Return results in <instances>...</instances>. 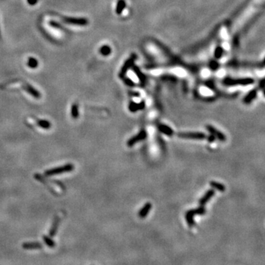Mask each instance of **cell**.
Returning <instances> with one entry per match:
<instances>
[{
    "label": "cell",
    "instance_id": "1",
    "mask_svg": "<svg viewBox=\"0 0 265 265\" xmlns=\"http://www.w3.org/2000/svg\"><path fill=\"white\" fill-rule=\"evenodd\" d=\"M206 213V210L203 206H200L199 208H195V209H192L188 211L186 213L185 218L186 220L187 224L190 227H192L195 225V222L194 220V215H203L205 214Z\"/></svg>",
    "mask_w": 265,
    "mask_h": 265
},
{
    "label": "cell",
    "instance_id": "2",
    "mask_svg": "<svg viewBox=\"0 0 265 265\" xmlns=\"http://www.w3.org/2000/svg\"><path fill=\"white\" fill-rule=\"evenodd\" d=\"M74 169H75V167H74L73 164H66V165L63 166V167L53 168V169L47 170L45 172V175L47 176H52V175H55L72 172Z\"/></svg>",
    "mask_w": 265,
    "mask_h": 265
},
{
    "label": "cell",
    "instance_id": "3",
    "mask_svg": "<svg viewBox=\"0 0 265 265\" xmlns=\"http://www.w3.org/2000/svg\"><path fill=\"white\" fill-rule=\"evenodd\" d=\"M136 58H137L136 55L132 54L131 55H130V57L125 61L119 74L120 78H123V77H125V76L126 75L127 72H128V71L130 69V68H132V65L134 64V62H135L136 60Z\"/></svg>",
    "mask_w": 265,
    "mask_h": 265
},
{
    "label": "cell",
    "instance_id": "4",
    "mask_svg": "<svg viewBox=\"0 0 265 265\" xmlns=\"http://www.w3.org/2000/svg\"><path fill=\"white\" fill-rule=\"evenodd\" d=\"M179 138L189 139H204L206 138V134L200 132H180L177 134Z\"/></svg>",
    "mask_w": 265,
    "mask_h": 265
},
{
    "label": "cell",
    "instance_id": "5",
    "mask_svg": "<svg viewBox=\"0 0 265 265\" xmlns=\"http://www.w3.org/2000/svg\"><path fill=\"white\" fill-rule=\"evenodd\" d=\"M63 21L66 24H72L76 26H86L88 25V21L86 18H75V17H63Z\"/></svg>",
    "mask_w": 265,
    "mask_h": 265
},
{
    "label": "cell",
    "instance_id": "6",
    "mask_svg": "<svg viewBox=\"0 0 265 265\" xmlns=\"http://www.w3.org/2000/svg\"><path fill=\"white\" fill-rule=\"evenodd\" d=\"M253 80L250 79H232L227 77L224 80V85L228 86H237V85H249L252 83Z\"/></svg>",
    "mask_w": 265,
    "mask_h": 265
},
{
    "label": "cell",
    "instance_id": "7",
    "mask_svg": "<svg viewBox=\"0 0 265 265\" xmlns=\"http://www.w3.org/2000/svg\"><path fill=\"white\" fill-rule=\"evenodd\" d=\"M147 133L146 130H141L137 135L134 136L132 137L131 139H129L128 142H127V144H128V147H132L133 146L134 144H136V143L139 142V141L144 140V139L147 138Z\"/></svg>",
    "mask_w": 265,
    "mask_h": 265
},
{
    "label": "cell",
    "instance_id": "8",
    "mask_svg": "<svg viewBox=\"0 0 265 265\" xmlns=\"http://www.w3.org/2000/svg\"><path fill=\"white\" fill-rule=\"evenodd\" d=\"M206 129L208 130V131L210 133L212 134L213 136H214L217 139H218L219 140L221 141H225L226 140V136L225 134L222 133V132H220V130H218L216 129L214 127H213L212 125H206Z\"/></svg>",
    "mask_w": 265,
    "mask_h": 265
},
{
    "label": "cell",
    "instance_id": "9",
    "mask_svg": "<svg viewBox=\"0 0 265 265\" xmlns=\"http://www.w3.org/2000/svg\"><path fill=\"white\" fill-rule=\"evenodd\" d=\"M215 194V192L214 189H209L208 190L207 192H206V194H204V195L202 197H201L200 199L199 200V205L200 206H204L205 204L206 203H207L208 202V200H209L212 197H214V195Z\"/></svg>",
    "mask_w": 265,
    "mask_h": 265
},
{
    "label": "cell",
    "instance_id": "10",
    "mask_svg": "<svg viewBox=\"0 0 265 265\" xmlns=\"http://www.w3.org/2000/svg\"><path fill=\"white\" fill-rule=\"evenodd\" d=\"M157 128H158L159 131L162 132V133L165 134V135H167V136L172 137L174 135V131H173L172 129L167 125L160 123L157 125Z\"/></svg>",
    "mask_w": 265,
    "mask_h": 265
},
{
    "label": "cell",
    "instance_id": "11",
    "mask_svg": "<svg viewBox=\"0 0 265 265\" xmlns=\"http://www.w3.org/2000/svg\"><path fill=\"white\" fill-rule=\"evenodd\" d=\"M23 88H24L28 94H30L32 97H35V98H37V99L40 98L41 97V94L39 93V91H37V90L35 89L34 87H33L31 85L24 83V86H23Z\"/></svg>",
    "mask_w": 265,
    "mask_h": 265
},
{
    "label": "cell",
    "instance_id": "12",
    "mask_svg": "<svg viewBox=\"0 0 265 265\" xmlns=\"http://www.w3.org/2000/svg\"><path fill=\"white\" fill-rule=\"evenodd\" d=\"M144 107H145V102L144 101L139 102V103H136L134 102H131L129 104L128 109L130 112L135 113L138 111L143 110L144 108Z\"/></svg>",
    "mask_w": 265,
    "mask_h": 265
},
{
    "label": "cell",
    "instance_id": "13",
    "mask_svg": "<svg viewBox=\"0 0 265 265\" xmlns=\"http://www.w3.org/2000/svg\"><path fill=\"white\" fill-rule=\"evenodd\" d=\"M61 220V217H60L59 215L55 217L54 220H53V222H52V227H51L50 231H49V235H50L51 236H55V235L56 233H57L58 226H59Z\"/></svg>",
    "mask_w": 265,
    "mask_h": 265
},
{
    "label": "cell",
    "instance_id": "14",
    "mask_svg": "<svg viewBox=\"0 0 265 265\" xmlns=\"http://www.w3.org/2000/svg\"><path fill=\"white\" fill-rule=\"evenodd\" d=\"M43 245L39 242H26L22 245V247L26 250H38L41 249Z\"/></svg>",
    "mask_w": 265,
    "mask_h": 265
},
{
    "label": "cell",
    "instance_id": "15",
    "mask_svg": "<svg viewBox=\"0 0 265 265\" xmlns=\"http://www.w3.org/2000/svg\"><path fill=\"white\" fill-rule=\"evenodd\" d=\"M152 208V204L150 203H147L144 204V206L141 208L140 211L139 212V216L140 218H144L147 215L149 214Z\"/></svg>",
    "mask_w": 265,
    "mask_h": 265
},
{
    "label": "cell",
    "instance_id": "16",
    "mask_svg": "<svg viewBox=\"0 0 265 265\" xmlns=\"http://www.w3.org/2000/svg\"><path fill=\"white\" fill-rule=\"evenodd\" d=\"M132 70H133V72H135V74L136 75H137V77H138V78H139V80H140V82H141V83H142V84H144L145 83V82H146V76L144 75V74L142 73V72H141V71H140V69H139V68H138V67L136 66V65H132Z\"/></svg>",
    "mask_w": 265,
    "mask_h": 265
},
{
    "label": "cell",
    "instance_id": "17",
    "mask_svg": "<svg viewBox=\"0 0 265 265\" xmlns=\"http://www.w3.org/2000/svg\"><path fill=\"white\" fill-rule=\"evenodd\" d=\"M125 7H126V2L125 0H118L117 3H116V13L118 15H120L125 10Z\"/></svg>",
    "mask_w": 265,
    "mask_h": 265
},
{
    "label": "cell",
    "instance_id": "18",
    "mask_svg": "<svg viewBox=\"0 0 265 265\" xmlns=\"http://www.w3.org/2000/svg\"><path fill=\"white\" fill-rule=\"evenodd\" d=\"M36 122H37V125L43 129H49L51 128V126H52L50 122H49L48 120L36 119Z\"/></svg>",
    "mask_w": 265,
    "mask_h": 265
},
{
    "label": "cell",
    "instance_id": "19",
    "mask_svg": "<svg viewBox=\"0 0 265 265\" xmlns=\"http://www.w3.org/2000/svg\"><path fill=\"white\" fill-rule=\"evenodd\" d=\"M209 184L212 187V188L220 191V192H223L225 191V185L222 184V183H218V182H217V181H211L210 182Z\"/></svg>",
    "mask_w": 265,
    "mask_h": 265
},
{
    "label": "cell",
    "instance_id": "20",
    "mask_svg": "<svg viewBox=\"0 0 265 265\" xmlns=\"http://www.w3.org/2000/svg\"><path fill=\"white\" fill-rule=\"evenodd\" d=\"M256 94H257V92H256V90L250 91V92L245 97V99H244V102L246 104L250 103V102L255 99V97H256Z\"/></svg>",
    "mask_w": 265,
    "mask_h": 265
},
{
    "label": "cell",
    "instance_id": "21",
    "mask_svg": "<svg viewBox=\"0 0 265 265\" xmlns=\"http://www.w3.org/2000/svg\"><path fill=\"white\" fill-rule=\"evenodd\" d=\"M71 112H72V116L73 119H77L79 116V107H78V104L77 103H74L73 105L72 106V110H71Z\"/></svg>",
    "mask_w": 265,
    "mask_h": 265
},
{
    "label": "cell",
    "instance_id": "22",
    "mask_svg": "<svg viewBox=\"0 0 265 265\" xmlns=\"http://www.w3.org/2000/svg\"><path fill=\"white\" fill-rule=\"evenodd\" d=\"M100 52L102 55L108 56L111 53V48L108 45H103L100 47Z\"/></svg>",
    "mask_w": 265,
    "mask_h": 265
},
{
    "label": "cell",
    "instance_id": "23",
    "mask_svg": "<svg viewBox=\"0 0 265 265\" xmlns=\"http://www.w3.org/2000/svg\"><path fill=\"white\" fill-rule=\"evenodd\" d=\"M27 66L31 69H35L38 66V62L35 58L30 57L28 58Z\"/></svg>",
    "mask_w": 265,
    "mask_h": 265
},
{
    "label": "cell",
    "instance_id": "24",
    "mask_svg": "<svg viewBox=\"0 0 265 265\" xmlns=\"http://www.w3.org/2000/svg\"><path fill=\"white\" fill-rule=\"evenodd\" d=\"M223 48H222L221 46H217L216 47V49H215L214 50V57L215 58H217V59H219V58H220L222 57V55H223Z\"/></svg>",
    "mask_w": 265,
    "mask_h": 265
},
{
    "label": "cell",
    "instance_id": "25",
    "mask_svg": "<svg viewBox=\"0 0 265 265\" xmlns=\"http://www.w3.org/2000/svg\"><path fill=\"white\" fill-rule=\"evenodd\" d=\"M43 239H44V242L47 244V245H48L49 247H55V242L53 241L52 238H50L49 237V236H46V235H44V236H43Z\"/></svg>",
    "mask_w": 265,
    "mask_h": 265
},
{
    "label": "cell",
    "instance_id": "26",
    "mask_svg": "<svg viewBox=\"0 0 265 265\" xmlns=\"http://www.w3.org/2000/svg\"><path fill=\"white\" fill-rule=\"evenodd\" d=\"M209 66H210V68H211L212 70H216L219 67V64L215 61H212L211 63H210Z\"/></svg>",
    "mask_w": 265,
    "mask_h": 265
},
{
    "label": "cell",
    "instance_id": "27",
    "mask_svg": "<svg viewBox=\"0 0 265 265\" xmlns=\"http://www.w3.org/2000/svg\"><path fill=\"white\" fill-rule=\"evenodd\" d=\"M123 80L124 82L125 83V84H127L129 86H134V83L132 82L130 79L128 78V77H123Z\"/></svg>",
    "mask_w": 265,
    "mask_h": 265
},
{
    "label": "cell",
    "instance_id": "28",
    "mask_svg": "<svg viewBox=\"0 0 265 265\" xmlns=\"http://www.w3.org/2000/svg\"><path fill=\"white\" fill-rule=\"evenodd\" d=\"M49 24H50V26H52L55 28H61V26L58 23L55 22V21H51V22H49Z\"/></svg>",
    "mask_w": 265,
    "mask_h": 265
},
{
    "label": "cell",
    "instance_id": "29",
    "mask_svg": "<svg viewBox=\"0 0 265 265\" xmlns=\"http://www.w3.org/2000/svg\"><path fill=\"white\" fill-rule=\"evenodd\" d=\"M207 139H208V142L212 143V142H214V141H215V139H216V137H215L214 136L212 135V134H211V135H209V136H208L207 137Z\"/></svg>",
    "mask_w": 265,
    "mask_h": 265
},
{
    "label": "cell",
    "instance_id": "30",
    "mask_svg": "<svg viewBox=\"0 0 265 265\" xmlns=\"http://www.w3.org/2000/svg\"><path fill=\"white\" fill-rule=\"evenodd\" d=\"M28 4L30 5H35L38 2V0H27Z\"/></svg>",
    "mask_w": 265,
    "mask_h": 265
},
{
    "label": "cell",
    "instance_id": "31",
    "mask_svg": "<svg viewBox=\"0 0 265 265\" xmlns=\"http://www.w3.org/2000/svg\"><path fill=\"white\" fill-rule=\"evenodd\" d=\"M0 35H1V32H0Z\"/></svg>",
    "mask_w": 265,
    "mask_h": 265
}]
</instances>
